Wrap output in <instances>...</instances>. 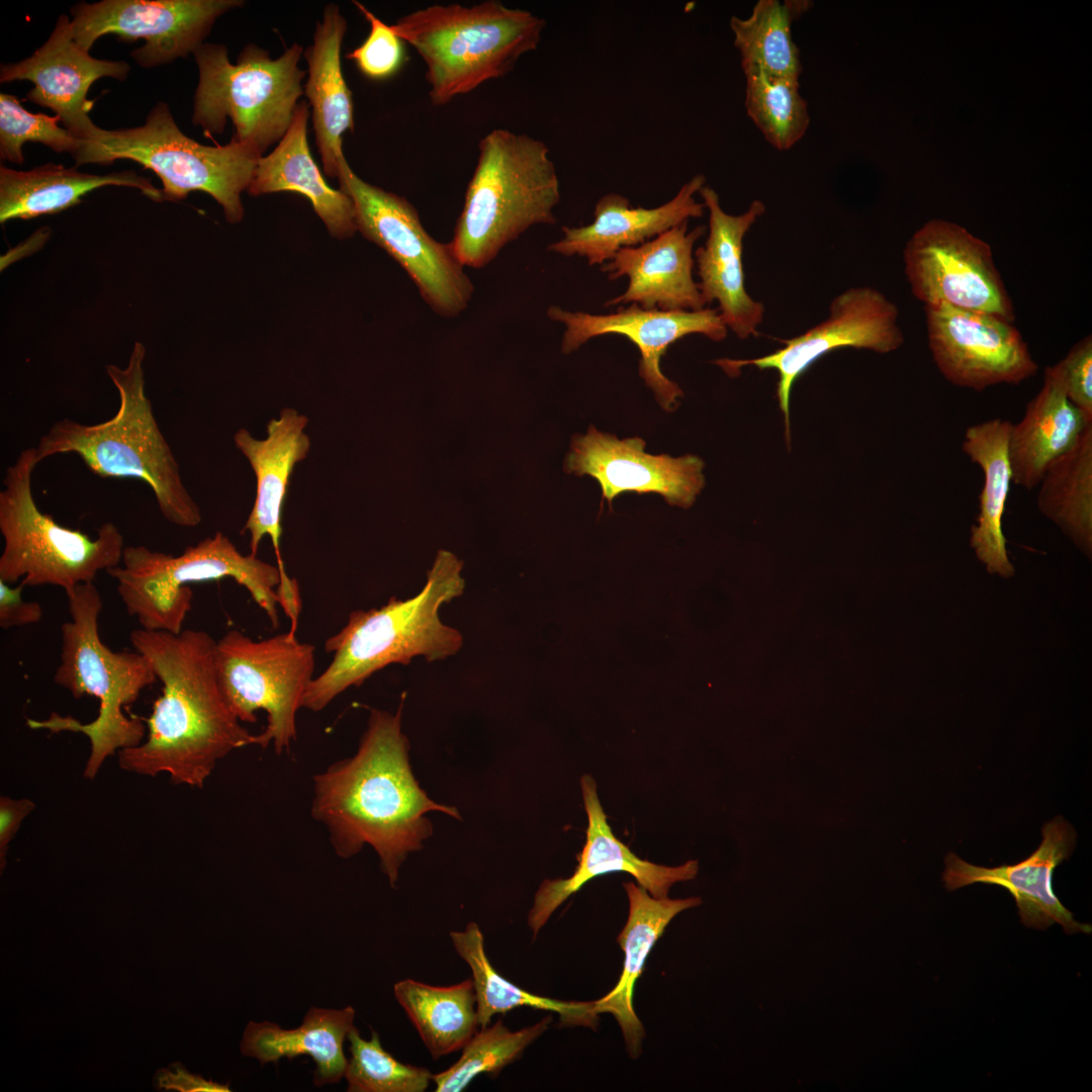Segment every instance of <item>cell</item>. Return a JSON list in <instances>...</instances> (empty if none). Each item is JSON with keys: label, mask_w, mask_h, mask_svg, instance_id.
Returning <instances> with one entry per match:
<instances>
[{"label": "cell", "mask_w": 1092, "mask_h": 1092, "mask_svg": "<svg viewBox=\"0 0 1092 1092\" xmlns=\"http://www.w3.org/2000/svg\"><path fill=\"white\" fill-rule=\"evenodd\" d=\"M35 808V803L29 799H12L2 795L0 797V867H5L6 854L10 842L15 837L22 821Z\"/></svg>", "instance_id": "f6af8a7d"}, {"label": "cell", "mask_w": 1092, "mask_h": 1092, "mask_svg": "<svg viewBox=\"0 0 1092 1092\" xmlns=\"http://www.w3.org/2000/svg\"><path fill=\"white\" fill-rule=\"evenodd\" d=\"M129 616L143 629L178 634L192 607L188 583L232 577L278 626L280 572L257 555L242 554L217 532L174 556L144 545L125 546L119 565L106 571Z\"/></svg>", "instance_id": "9c48e42d"}, {"label": "cell", "mask_w": 1092, "mask_h": 1092, "mask_svg": "<svg viewBox=\"0 0 1092 1092\" xmlns=\"http://www.w3.org/2000/svg\"><path fill=\"white\" fill-rule=\"evenodd\" d=\"M1012 423L992 419L966 429L962 449L983 474L979 495V514L972 527L970 544L976 557L991 574L1002 577L1014 575L1002 519L1006 508L1012 473L1008 442Z\"/></svg>", "instance_id": "f546056e"}, {"label": "cell", "mask_w": 1092, "mask_h": 1092, "mask_svg": "<svg viewBox=\"0 0 1092 1092\" xmlns=\"http://www.w3.org/2000/svg\"><path fill=\"white\" fill-rule=\"evenodd\" d=\"M260 158L234 140L223 146H205L188 138L169 106L160 101L141 126L100 128L93 142L84 143L74 161L76 167L109 165L119 159L134 161L160 178L163 200L178 201L190 192L201 191L221 206L230 223H237L244 216L241 195L248 190Z\"/></svg>", "instance_id": "30bf717a"}, {"label": "cell", "mask_w": 1092, "mask_h": 1092, "mask_svg": "<svg viewBox=\"0 0 1092 1092\" xmlns=\"http://www.w3.org/2000/svg\"><path fill=\"white\" fill-rule=\"evenodd\" d=\"M904 271L913 295L925 305H948L1015 320L1012 300L991 247L965 228L932 219L907 242Z\"/></svg>", "instance_id": "5bb4252c"}, {"label": "cell", "mask_w": 1092, "mask_h": 1092, "mask_svg": "<svg viewBox=\"0 0 1092 1092\" xmlns=\"http://www.w3.org/2000/svg\"><path fill=\"white\" fill-rule=\"evenodd\" d=\"M215 667L221 693L242 723L257 722L264 710L267 725L254 744L277 754L296 739V714L312 680L315 647L300 642L289 630L253 640L238 630L226 632L215 645Z\"/></svg>", "instance_id": "7c38bea8"}, {"label": "cell", "mask_w": 1092, "mask_h": 1092, "mask_svg": "<svg viewBox=\"0 0 1092 1092\" xmlns=\"http://www.w3.org/2000/svg\"><path fill=\"white\" fill-rule=\"evenodd\" d=\"M629 901L628 919L618 936L624 952L623 970L613 990L594 1001L597 1014L611 1013L621 1027L631 1057L641 1054L645 1031L633 1006V993L647 957L666 926L681 911L702 903L699 897L668 899L653 897L633 882L623 884Z\"/></svg>", "instance_id": "f1b7e54d"}, {"label": "cell", "mask_w": 1092, "mask_h": 1092, "mask_svg": "<svg viewBox=\"0 0 1092 1092\" xmlns=\"http://www.w3.org/2000/svg\"><path fill=\"white\" fill-rule=\"evenodd\" d=\"M432 811L460 818L455 808L431 800L414 777L401 705L395 714L373 709L356 754L313 779L311 816L329 830L335 852L349 858L372 846L392 887L407 854L432 834L426 817Z\"/></svg>", "instance_id": "7a4b0ae2"}, {"label": "cell", "mask_w": 1092, "mask_h": 1092, "mask_svg": "<svg viewBox=\"0 0 1092 1092\" xmlns=\"http://www.w3.org/2000/svg\"><path fill=\"white\" fill-rule=\"evenodd\" d=\"M1038 511L1086 556L1092 555V426L1051 464L1038 483Z\"/></svg>", "instance_id": "d590c367"}, {"label": "cell", "mask_w": 1092, "mask_h": 1092, "mask_svg": "<svg viewBox=\"0 0 1092 1092\" xmlns=\"http://www.w3.org/2000/svg\"><path fill=\"white\" fill-rule=\"evenodd\" d=\"M129 641L163 687L151 716L143 719L146 739L117 752L119 767L147 777L166 772L176 785L202 788L220 759L255 740L221 693L216 641L202 630L173 634L143 628L133 630Z\"/></svg>", "instance_id": "6da1fadb"}, {"label": "cell", "mask_w": 1092, "mask_h": 1092, "mask_svg": "<svg viewBox=\"0 0 1092 1092\" xmlns=\"http://www.w3.org/2000/svg\"><path fill=\"white\" fill-rule=\"evenodd\" d=\"M346 31L347 19L337 4L330 3L316 22L312 43L303 53L308 74L303 95L311 110L323 170L331 178H337L338 161L345 155L343 135L354 130L353 95L341 64Z\"/></svg>", "instance_id": "4316f807"}, {"label": "cell", "mask_w": 1092, "mask_h": 1092, "mask_svg": "<svg viewBox=\"0 0 1092 1092\" xmlns=\"http://www.w3.org/2000/svg\"><path fill=\"white\" fill-rule=\"evenodd\" d=\"M355 1009H325L311 1007L302 1023L291 1029L264 1021H250L240 1043L244 1056L257 1059L261 1065L277 1063L306 1055L313 1059V1085L339 1082L348 1063L343 1048L354 1026Z\"/></svg>", "instance_id": "d6a6232c"}, {"label": "cell", "mask_w": 1092, "mask_h": 1092, "mask_svg": "<svg viewBox=\"0 0 1092 1092\" xmlns=\"http://www.w3.org/2000/svg\"><path fill=\"white\" fill-rule=\"evenodd\" d=\"M706 228L674 226L636 247L621 249L602 271L610 280L627 276L626 291L606 306L637 304L645 309L700 310L707 307L693 278V248Z\"/></svg>", "instance_id": "cb8c5ba5"}, {"label": "cell", "mask_w": 1092, "mask_h": 1092, "mask_svg": "<svg viewBox=\"0 0 1092 1092\" xmlns=\"http://www.w3.org/2000/svg\"><path fill=\"white\" fill-rule=\"evenodd\" d=\"M644 448L638 437L619 440L590 427L584 436L573 438L564 467L596 478L610 506L620 493L636 492L658 493L669 505L691 507L705 484L704 462L693 455H651Z\"/></svg>", "instance_id": "ffe728a7"}, {"label": "cell", "mask_w": 1092, "mask_h": 1092, "mask_svg": "<svg viewBox=\"0 0 1092 1092\" xmlns=\"http://www.w3.org/2000/svg\"><path fill=\"white\" fill-rule=\"evenodd\" d=\"M699 194L709 213L707 240L695 251L701 294L707 306L715 300L718 302L723 323L739 339L755 337L765 308L746 290L742 251L743 239L764 214L765 204L754 199L746 211L734 215L722 208L712 187L703 186Z\"/></svg>", "instance_id": "603a6c76"}, {"label": "cell", "mask_w": 1092, "mask_h": 1092, "mask_svg": "<svg viewBox=\"0 0 1092 1092\" xmlns=\"http://www.w3.org/2000/svg\"><path fill=\"white\" fill-rule=\"evenodd\" d=\"M393 993L434 1060L462 1050L477 1031L472 978L447 987L405 979Z\"/></svg>", "instance_id": "e575fe53"}, {"label": "cell", "mask_w": 1092, "mask_h": 1092, "mask_svg": "<svg viewBox=\"0 0 1092 1092\" xmlns=\"http://www.w3.org/2000/svg\"><path fill=\"white\" fill-rule=\"evenodd\" d=\"M104 186H126L162 201L161 189L132 170L104 175L84 173L48 163L28 171L0 167V222L55 214L78 205L82 197Z\"/></svg>", "instance_id": "1f68e13d"}, {"label": "cell", "mask_w": 1092, "mask_h": 1092, "mask_svg": "<svg viewBox=\"0 0 1092 1092\" xmlns=\"http://www.w3.org/2000/svg\"><path fill=\"white\" fill-rule=\"evenodd\" d=\"M580 787L588 822L586 840L574 873L566 879L545 880L536 892L528 915L534 938L563 902L597 877L626 872L653 897L664 898L673 884L692 880L698 873L697 860L667 867L636 856L612 832L593 777L584 775Z\"/></svg>", "instance_id": "7402d4cb"}, {"label": "cell", "mask_w": 1092, "mask_h": 1092, "mask_svg": "<svg viewBox=\"0 0 1092 1092\" xmlns=\"http://www.w3.org/2000/svg\"><path fill=\"white\" fill-rule=\"evenodd\" d=\"M24 586L23 581L10 586L0 580V627L4 630L36 624L42 618L43 612L37 602L23 600Z\"/></svg>", "instance_id": "ee69618b"}, {"label": "cell", "mask_w": 1092, "mask_h": 1092, "mask_svg": "<svg viewBox=\"0 0 1092 1092\" xmlns=\"http://www.w3.org/2000/svg\"><path fill=\"white\" fill-rule=\"evenodd\" d=\"M560 197L546 144L494 128L479 141L477 162L449 244L464 267L483 268L531 226L554 224Z\"/></svg>", "instance_id": "8992f818"}, {"label": "cell", "mask_w": 1092, "mask_h": 1092, "mask_svg": "<svg viewBox=\"0 0 1092 1092\" xmlns=\"http://www.w3.org/2000/svg\"><path fill=\"white\" fill-rule=\"evenodd\" d=\"M347 1039L351 1057L344 1077L349 1092H423L429 1087L433 1074L397 1061L382 1048L376 1031L367 1040L354 1027Z\"/></svg>", "instance_id": "ab89813d"}, {"label": "cell", "mask_w": 1092, "mask_h": 1092, "mask_svg": "<svg viewBox=\"0 0 1092 1092\" xmlns=\"http://www.w3.org/2000/svg\"><path fill=\"white\" fill-rule=\"evenodd\" d=\"M425 66L429 98L443 106L514 70L535 51L546 20L498 0L473 5L433 4L390 25Z\"/></svg>", "instance_id": "52a82bcc"}, {"label": "cell", "mask_w": 1092, "mask_h": 1092, "mask_svg": "<svg viewBox=\"0 0 1092 1092\" xmlns=\"http://www.w3.org/2000/svg\"><path fill=\"white\" fill-rule=\"evenodd\" d=\"M449 935L456 952L471 970L480 1028L487 1026L494 1015L519 1007L557 1013L563 1026L594 1027L598 1024L599 1014L594 1010V1001L551 999L530 993L505 979L486 956L484 937L477 923L470 922L464 930L452 931Z\"/></svg>", "instance_id": "836d02e7"}, {"label": "cell", "mask_w": 1092, "mask_h": 1092, "mask_svg": "<svg viewBox=\"0 0 1092 1092\" xmlns=\"http://www.w3.org/2000/svg\"><path fill=\"white\" fill-rule=\"evenodd\" d=\"M59 118L43 113L27 111L16 96L0 94V158L11 163L22 164V146L25 143H39L57 153H70L75 159L81 152L84 142L76 139L65 127H61Z\"/></svg>", "instance_id": "60d3db41"}, {"label": "cell", "mask_w": 1092, "mask_h": 1092, "mask_svg": "<svg viewBox=\"0 0 1092 1092\" xmlns=\"http://www.w3.org/2000/svg\"><path fill=\"white\" fill-rule=\"evenodd\" d=\"M743 73L748 117L774 148L791 149L805 135L810 124L808 103L800 94L799 79L772 76L758 69H745Z\"/></svg>", "instance_id": "74e56055"}, {"label": "cell", "mask_w": 1092, "mask_h": 1092, "mask_svg": "<svg viewBox=\"0 0 1092 1092\" xmlns=\"http://www.w3.org/2000/svg\"><path fill=\"white\" fill-rule=\"evenodd\" d=\"M1044 372L1055 378L1067 398L1092 421V338L1086 336Z\"/></svg>", "instance_id": "7bdbcfd3"}, {"label": "cell", "mask_w": 1092, "mask_h": 1092, "mask_svg": "<svg viewBox=\"0 0 1092 1092\" xmlns=\"http://www.w3.org/2000/svg\"><path fill=\"white\" fill-rule=\"evenodd\" d=\"M462 562L440 550L423 589L407 600L390 598L380 608L358 610L325 643L333 653L328 667L308 685L302 708L324 710L350 687L362 685L374 672L392 664H408L414 657L442 660L462 646L461 633L439 617L443 604L464 592Z\"/></svg>", "instance_id": "3957f363"}, {"label": "cell", "mask_w": 1092, "mask_h": 1092, "mask_svg": "<svg viewBox=\"0 0 1092 1092\" xmlns=\"http://www.w3.org/2000/svg\"><path fill=\"white\" fill-rule=\"evenodd\" d=\"M307 424L305 415L284 407L268 422L266 438L257 439L245 428L234 435L235 446L256 477V495L244 526L250 534V553L257 555L261 540L269 536L280 574L286 573L280 550L282 508L294 466L307 457L310 449Z\"/></svg>", "instance_id": "484cf974"}, {"label": "cell", "mask_w": 1092, "mask_h": 1092, "mask_svg": "<svg viewBox=\"0 0 1092 1092\" xmlns=\"http://www.w3.org/2000/svg\"><path fill=\"white\" fill-rule=\"evenodd\" d=\"M146 348L135 342L124 368L113 364L106 373L117 389L119 406L105 422L86 425L57 421L39 439L38 461L77 454L100 477L136 478L151 487L158 508L170 523L196 527L201 511L186 489L173 451L161 432L145 391Z\"/></svg>", "instance_id": "277c9868"}, {"label": "cell", "mask_w": 1092, "mask_h": 1092, "mask_svg": "<svg viewBox=\"0 0 1092 1092\" xmlns=\"http://www.w3.org/2000/svg\"><path fill=\"white\" fill-rule=\"evenodd\" d=\"M552 1016L513 1031L498 1019L480 1028L462 1049V1055L450 1068L432 1075L437 1092H461L479 1075L495 1077L518 1060L526 1048L549 1027Z\"/></svg>", "instance_id": "f35d334b"}, {"label": "cell", "mask_w": 1092, "mask_h": 1092, "mask_svg": "<svg viewBox=\"0 0 1092 1092\" xmlns=\"http://www.w3.org/2000/svg\"><path fill=\"white\" fill-rule=\"evenodd\" d=\"M353 3L369 23V33L346 58L353 61L358 70L371 80L381 81L393 77L406 61L404 41L394 33L390 25L362 3Z\"/></svg>", "instance_id": "b9f144b4"}, {"label": "cell", "mask_w": 1092, "mask_h": 1092, "mask_svg": "<svg viewBox=\"0 0 1092 1092\" xmlns=\"http://www.w3.org/2000/svg\"><path fill=\"white\" fill-rule=\"evenodd\" d=\"M897 306L881 291L870 286L850 287L830 302L827 318L791 339L768 355L746 360L717 359L730 377L744 366L775 369L779 375L777 396L785 416L786 438L790 444V394L796 380L818 359L840 348L893 352L904 342L898 325Z\"/></svg>", "instance_id": "9a60e30c"}, {"label": "cell", "mask_w": 1092, "mask_h": 1092, "mask_svg": "<svg viewBox=\"0 0 1092 1092\" xmlns=\"http://www.w3.org/2000/svg\"><path fill=\"white\" fill-rule=\"evenodd\" d=\"M1041 835L1038 847L1014 864L979 867L948 852L942 873L944 887L954 891L977 883L1000 886L1014 898L1024 926L1044 930L1059 923L1066 934H1090L1091 925L1077 921L1053 889L1054 872L1072 854L1076 831L1066 819L1057 816L1043 824Z\"/></svg>", "instance_id": "44dd1931"}, {"label": "cell", "mask_w": 1092, "mask_h": 1092, "mask_svg": "<svg viewBox=\"0 0 1092 1092\" xmlns=\"http://www.w3.org/2000/svg\"><path fill=\"white\" fill-rule=\"evenodd\" d=\"M549 318L564 325L561 349L569 354L588 340L603 335H622L639 350V375L653 391L658 403L671 411L682 396L680 387L660 369V359L667 348L691 334H701L720 342L728 329L718 308L700 310L645 309L637 304L619 306L613 313L593 314L570 311L557 305L547 310Z\"/></svg>", "instance_id": "ac0fdd59"}, {"label": "cell", "mask_w": 1092, "mask_h": 1092, "mask_svg": "<svg viewBox=\"0 0 1092 1092\" xmlns=\"http://www.w3.org/2000/svg\"><path fill=\"white\" fill-rule=\"evenodd\" d=\"M307 101H300L284 136L274 150L257 163L248 188L251 195L294 192L306 197L329 233L337 239L357 232L352 199L332 188L314 162L307 142L309 117Z\"/></svg>", "instance_id": "83f0119b"}, {"label": "cell", "mask_w": 1092, "mask_h": 1092, "mask_svg": "<svg viewBox=\"0 0 1092 1092\" xmlns=\"http://www.w3.org/2000/svg\"><path fill=\"white\" fill-rule=\"evenodd\" d=\"M159 1086L181 1092H230L229 1084L222 1085L186 1071L179 1063L170 1070H162L158 1077Z\"/></svg>", "instance_id": "bcb514c9"}, {"label": "cell", "mask_w": 1092, "mask_h": 1092, "mask_svg": "<svg viewBox=\"0 0 1092 1092\" xmlns=\"http://www.w3.org/2000/svg\"><path fill=\"white\" fill-rule=\"evenodd\" d=\"M71 621L61 627L60 663L54 681L75 699L93 696L99 701L96 718L86 724L53 712L46 720L27 719L31 729L78 732L90 742L84 778L94 780L107 757L141 744L147 725L128 718L123 708L132 704L157 676L145 655L112 651L99 637L98 618L103 603L94 584L81 583L66 592Z\"/></svg>", "instance_id": "5b68a950"}, {"label": "cell", "mask_w": 1092, "mask_h": 1092, "mask_svg": "<svg viewBox=\"0 0 1092 1092\" xmlns=\"http://www.w3.org/2000/svg\"><path fill=\"white\" fill-rule=\"evenodd\" d=\"M706 185L703 174L694 175L667 202L653 208L634 207L617 193L601 197L589 224L562 226L563 237L548 250L566 257H584L593 266L605 264L623 248L636 247L660 234L704 214L696 194Z\"/></svg>", "instance_id": "d4e9b609"}, {"label": "cell", "mask_w": 1092, "mask_h": 1092, "mask_svg": "<svg viewBox=\"0 0 1092 1092\" xmlns=\"http://www.w3.org/2000/svg\"><path fill=\"white\" fill-rule=\"evenodd\" d=\"M1090 426L1092 421L1044 372L1040 390L1027 403L1022 419L1011 427L1008 454L1012 483L1026 489L1037 487L1051 464L1070 451Z\"/></svg>", "instance_id": "4dcf8cb0"}, {"label": "cell", "mask_w": 1092, "mask_h": 1092, "mask_svg": "<svg viewBox=\"0 0 1092 1092\" xmlns=\"http://www.w3.org/2000/svg\"><path fill=\"white\" fill-rule=\"evenodd\" d=\"M228 53L224 44L212 42L194 51L198 83L191 120L211 136L222 133L230 118L232 140L262 157L284 136L303 95V48L293 43L272 59L268 51L248 43L235 64Z\"/></svg>", "instance_id": "ba28073f"}, {"label": "cell", "mask_w": 1092, "mask_h": 1092, "mask_svg": "<svg viewBox=\"0 0 1092 1092\" xmlns=\"http://www.w3.org/2000/svg\"><path fill=\"white\" fill-rule=\"evenodd\" d=\"M337 178L354 204L357 232L401 266L434 312L444 317L460 314L474 286L450 244L429 235L405 197L360 178L345 155L338 161Z\"/></svg>", "instance_id": "4fadbf2b"}, {"label": "cell", "mask_w": 1092, "mask_h": 1092, "mask_svg": "<svg viewBox=\"0 0 1092 1092\" xmlns=\"http://www.w3.org/2000/svg\"><path fill=\"white\" fill-rule=\"evenodd\" d=\"M244 5L242 0H102L71 8L73 38L89 52L113 33L124 40L145 39L130 56L143 68L185 58L203 43L216 19Z\"/></svg>", "instance_id": "2e32d148"}, {"label": "cell", "mask_w": 1092, "mask_h": 1092, "mask_svg": "<svg viewBox=\"0 0 1092 1092\" xmlns=\"http://www.w3.org/2000/svg\"><path fill=\"white\" fill-rule=\"evenodd\" d=\"M924 311L933 361L951 384L981 391L1036 374L1037 363L1013 323L948 305H925Z\"/></svg>", "instance_id": "e0dca14e"}, {"label": "cell", "mask_w": 1092, "mask_h": 1092, "mask_svg": "<svg viewBox=\"0 0 1092 1092\" xmlns=\"http://www.w3.org/2000/svg\"><path fill=\"white\" fill-rule=\"evenodd\" d=\"M811 7L809 0H758L748 17L732 16L730 28L742 70L799 79L803 66L792 25Z\"/></svg>", "instance_id": "8d00e7d4"}, {"label": "cell", "mask_w": 1092, "mask_h": 1092, "mask_svg": "<svg viewBox=\"0 0 1092 1092\" xmlns=\"http://www.w3.org/2000/svg\"><path fill=\"white\" fill-rule=\"evenodd\" d=\"M39 463L35 447L20 452L0 491V580L28 586L55 585L65 593L94 582L98 572L120 564L124 539L111 522L87 534L58 524L33 498L32 472Z\"/></svg>", "instance_id": "8fae6325"}, {"label": "cell", "mask_w": 1092, "mask_h": 1092, "mask_svg": "<svg viewBox=\"0 0 1092 1092\" xmlns=\"http://www.w3.org/2000/svg\"><path fill=\"white\" fill-rule=\"evenodd\" d=\"M130 67L124 61L99 60L79 47L73 38L71 19L62 14L54 30L30 57L2 64L0 82L26 80L34 86L26 99L55 112L64 127L76 139L93 142L100 130L89 117L93 102L87 94L93 83L104 77L123 81Z\"/></svg>", "instance_id": "d6986e66"}]
</instances>
